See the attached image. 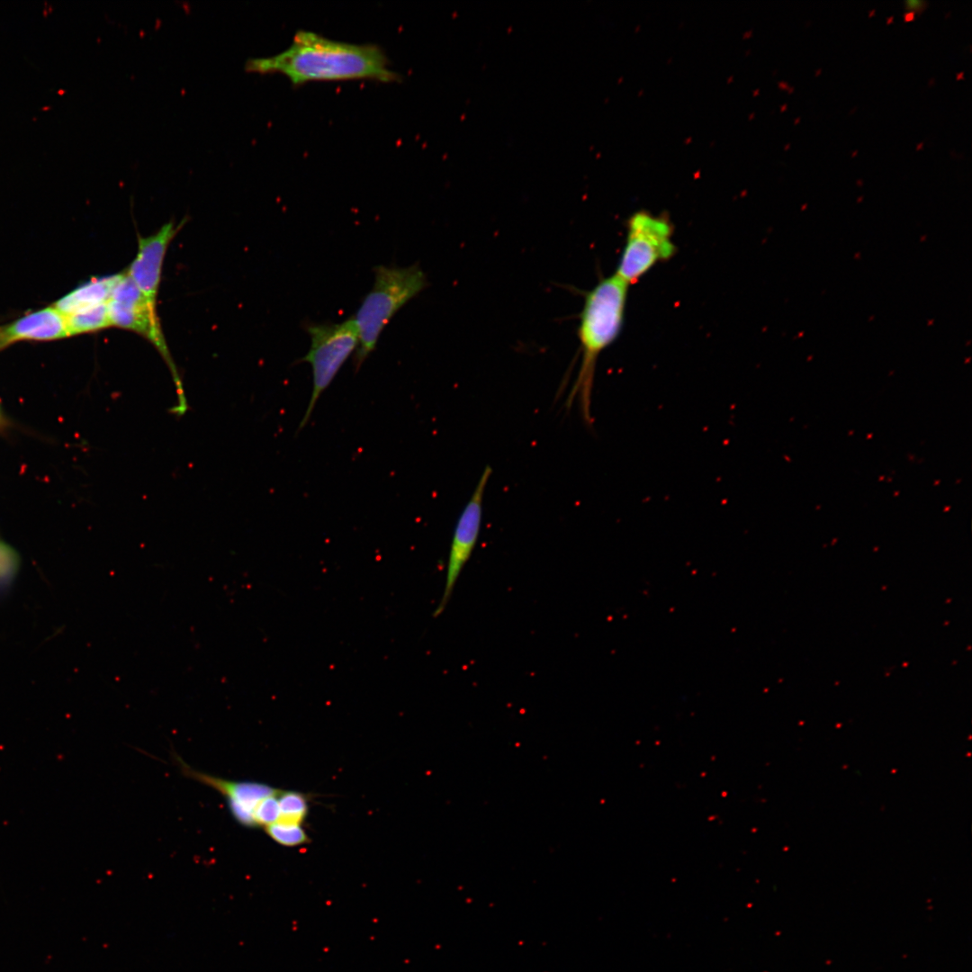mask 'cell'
<instances>
[{
    "instance_id": "cell-1",
    "label": "cell",
    "mask_w": 972,
    "mask_h": 972,
    "mask_svg": "<svg viewBox=\"0 0 972 972\" xmlns=\"http://www.w3.org/2000/svg\"><path fill=\"white\" fill-rule=\"evenodd\" d=\"M245 69L259 74L280 73L293 86L311 81L369 79L391 83L400 79L378 45L335 40L304 30L298 31L291 45L282 52L248 58Z\"/></svg>"
},
{
    "instance_id": "cell-2",
    "label": "cell",
    "mask_w": 972,
    "mask_h": 972,
    "mask_svg": "<svg viewBox=\"0 0 972 972\" xmlns=\"http://www.w3.org/2000/svg\"><path fill=\"white\" fill-rule=\"evenodd\" d=\"M628 287L613 274L599 281L585 295L578 328L581 360L566 405L571 407L577 400L587 425L592 424L591 401L597 362L622 330Z\"/></svg>"
},
{
    "instance_id": "cell-3",
    "label": "cell",
    "mask_w": 972,
    "mask_h": 972,
    "mask_svg": "<svg viewBox=\"0 0 972 972\" xmlns=\"http://www.w3.org/2000/svg\"><path fill=\"white\" fill-rule=\"evenodd\" d=\"M373 287L353 317L358 330L354 355L356 372L376 347L385 326L398 310L427 286L426 274L418 263L409 266H375Z\"/></svg>"
},
{
    "instance_id": "cell-4",
    "label": "cell",
    "mask_w": 972,
    "mask_h": 972,
    "mask_svg": "<svg viewBox=\"0 0 972 972\" xmlns=\"http://www.w3.org/2000/svg\"><path fill=\"white\" fill-rule=\"evenodd\" d=\"M302 328L310 338L308 353L299 362L309 363L312 368V392L310 399L299 424L297 432L309 422L316 403L322 392L329 386L337 374L356 351L359 337L353 317L339 322H314L307 320Z\"/></svg>"
},
{
    "instance_id": "cell-5",
    "label": "cell",
    "mask_w": 972,
    "mask_h": 972,
    "mask_svg": "<svg viewBox=\"0 0 972 972\" xmlns=\"http://www.w3.org/2000/svg\"><path fill=\"white\" fill-rule=\"evenodd\" d=\"M626 238L615 274L634 284L661 262L670 259L677 248L673 226L668 217L648 211L635 212L628 219Z\"/></svg>"
},
{
    "instance_id": "cell-6",
    "label": "cell",
    "mask_w": 972,
    "mask_h": 972,
    "mask_svg": "<svg viewBox=\"0 0 972 972\" xmlns=\"http://www.w3.org/2000/svg\"><path fill=\"white\" fill-rule=\"evenodd\" d=\"M107 308L111 326L140 334L158 350L172 374L178 396V405L173 409V412L178 416L184 415L188 406L182 381L167 348L157 308L148 303L126 272L122 273L113 288Z\"/></svg>"
},
{
    "instance_id": "cell-7",
    "label": "cell",
    "mask_w": 972,
    "mask_h": 972,
    "mask_svg": "<svg viewBox=\"0 0 972 972\" xmlns=\"http://www.w3.org/2000/svg\"><path fill=\"white\" fill-rule=\"evenodd\" d=\"M491 472L490 466L485 467L456 521L448 554L445 588L433 612L434 617L444 612L457 580L475 549L482 527L484 494Z\"/></svg>"
},
{
    "instance_id": "cell-8",
    "label": "cell",
    "mask_w": 972,
    "mask_h": 972,
    "mask_svg": "<svg viewBox=\"0 0 972 972\" xmlns=\"http://www.w3.org/2000/svg\"><path fill=\"white\" fill-rule=\"evenodd\" d=\"M181 225L173 221L164 224L148 237H140L136 256L126 274L144 294L148 303L157 308L163 262L166 252Z\"/></svg>"
},
{
    "instance_id": "cell-9",
    "label": "cell",
    "mask_w": 972,
    "mask_h": 972,
    "mask_svg": "<svg viewBox=\"0 0 972 972\" xmlns=\"http://www.w3.org/2000/svg\"><path fill=\"white\" fill-rule=\"evenodd\" d=\"M178 761L185 776L206 784L224 795L229 800L233 816L246 826H256L254 811L257 804L263 798L278 793L276 789L265 784L224 780L194 770L181 760Z\"/></svg>"
},
{
    "instance_id": "cell-10",
    "label": "cell",
    "mask_w": 972,
    "mask_h": 972,
    "mask_svg": "<svg viewBox=\"0 0 972 972\" xmlns=\"http://www.w3.org/2000/svg\"><path fill=\"white\" fill-rule=\"evenodd\" d=\"M66 318L50 307L22 317L0 334V345L17 339H54L68 337Z\"/></svg>"
},
{
    "instance_id": "cell-11",
    "label": "cell",
    "mask_w": 972,
    "mask_h": 972,
    "mask_svg": "<svg viewBox=\"0 0 972 972\" xmlns=\"http://www.w3.org/2000/svg\"><path fill=\"white\" fill-rule=\"evenodd\" d=\"M122 273L93 279L61 298L54 306L63 315L107 302Z\"/></svg>"
},
{
    "instance_id": "cell-12",
    "label": "cell",
    "mask_w": 972,
    "mask_h": 972,
    "mask_svg": "<svg viewBox=\"0 0 972 972\" xmlns=\"http://www.w3.org/2000/svg\"><path fill=\"white\" fill-rule=\"evenodd\" d=\"M68 335L97 331L111 326L107 302L65 315Z\"/></svg>"
},
{
    "instance_id": "cell-13",
    "label": "cell",
    "mask_w": 972,
    "mask_h": 972,
    "mask_svg": "<svg viewBox=\"0 0 972 972\" xmlns=\"http://www.w3.org/2000/svg\"><path fill=\"white\" fill-rule=\"evenodd\" d=\"M278 802L280 807L278 821L301 825L308 811L303 795L294 791L282 792L279 793Z\"/></svg>"
},
{
    "instance_id": "cell-14",
    "label": "cell",
    "mask_w": 972,
    "mask_h": 972,
    "mask_svg": "<svg viewBox=\"0 0 972 972\" xmlns=\"http://www.w3.org/2000/svg\"><path fill=\"white\" fill-rule=\"evenodd\" d=\"M266 828L267 834L276 842L285 846H296L309 841L304 830L299 824L275 822Z\"/></svg>"
},
{
    "instance_id": "cell-15",
    "label": "cell",
    "mask_w": 972,
    "mask_h": 972,
    "mask_svg": "<svg viewBox=\"0 0 972 972\" xmlns=\"http://www.w3.org/2000/svg\"><path fill=\"white\" fill-rule=\"evenodd\" d=\"M18 568L19 559L16 553L0 542V592L6 590L14 581Z\"/></svg>"
},
{
    "instance_id": "cell-16",
    "label": "cell",
    "mask_w": 972,
    "mask_h": 972,
    "mask_svg": "<svg viewBox=\"0 0 972 972\" xmlns=\"http://www.w3.org/2000/svg\"><path fill=\"white\" fill-rule=\"evenodd\" d=\"M279 793L266 796L257 804L254 811L256 825H265L266 827L278 821L280 807L277 796Z\"/></svg>"
},
{
    "instance_id": "cell-17",
    "label": "cell",
    "mask_w": 972,
    "mask_h": 972,
    "mask_svg": "<svg viewBox=\"0 0 972 972\" xmlns=\"http://www.w3.org/2000/svg\"><path fill=\"white\" fill-rule=\"evenodd\" d=\"M925 4L920 0H908L904 2V7L907 11L921 12L925 7Z\"/></svg>"
}]
</instances>
